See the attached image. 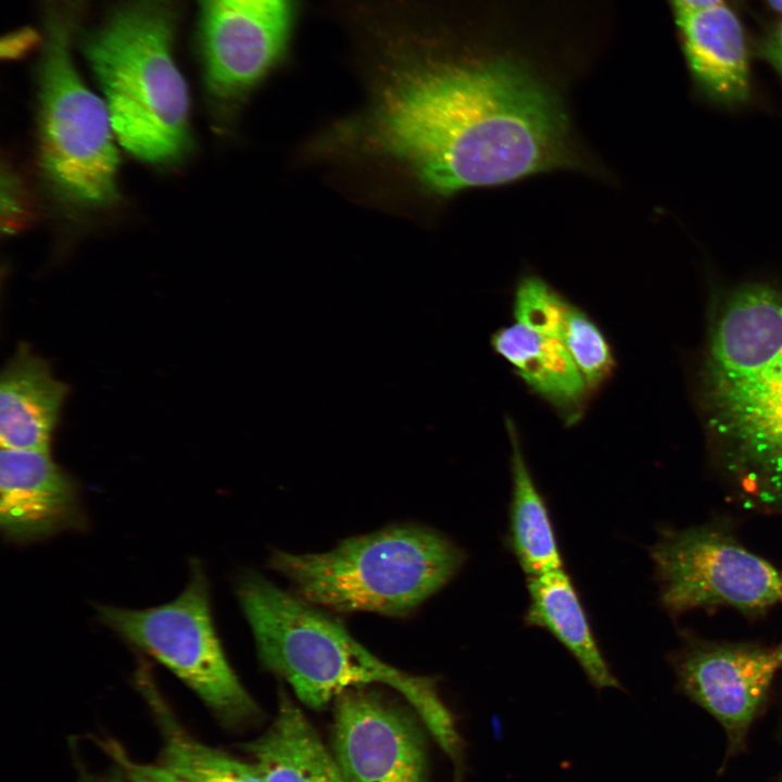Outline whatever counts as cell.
Wrapping results in <instances>:
<instances>
[{
    "label": "cell",
    "mask_w": 782,
    "mask_h": 782,
    "mask_svg": "<svg viewBox=\"0 0 782 782\" xmlns=\"http://www.w3.org/2000/svg\"><path fill=\"white\" fill-rule=\"evenodd\" d=\"M759 53L782 77V18L761 42Z\"/></svg>",
    "instance_id": "24"
},
{
    "label": "cell",
    "mask_w": 782,
    "mask_h": 782,
    "mask_svg": "<svg viewBox=\"0 0 782 782\" xmlns=\"http://www.w3.org/2000/svg\"><path fill=\"white\" fill-rule=\"evenodd\" d=\"M134 682L161 729L163 766L189 782H265L253 762L204 744L180 726L142 656L138 658Z\"/></svg>",
    "instance_id": "18"
},
{
    "label": "cell",
    "mask_w": 782,
    "mask_h": 782,
    "mask_svg": "<svg viewBox=\"0 0 782 782\" xmlns=\"http://www.w3.org/2000/svg\"><path fill=\"white\" fill-rule=\"evenodd\" d=\"M572 304L539 277H524L515 291L514 317L540 335L562 341Z\"/></svg>",
    "instance_id": "20"
},
{
    "label": "cell",
    "mask_w": 782,
    "mask_h": 782,
    "mask_svg": "<svg viewBox=\"0 0 782 782\" xmlns=\"http://www.w3.org/2000/svg\"><path fill=\"white\" fill-rule=\"evenodd\" d=\"M674 11H695L722 3V0H671Z\"/></svg>",
    "instance_id": "25"
},
{
    "label": "cell",
    "mask_w": 782,
    "mask_h": 782,
    "mask_svg": "<svg viewBox=\"0 0 782 782\" xmlns=\"http://www.w3.org/2000/svg\"><path fill=\"white\" fill-rule=\"evenodd\" d=\"M781 598H782V576H781Z\"/></svg>",
    "instance_id": "28"
},
{
    "label": "cell",
    "mask_w": 782,
    "mask_h": 782,
    "mask_svg": "<svg viewBox=\"0 0 782 782\" xmlns=\"http://www.w3.org/2000/svg\"><path fill=\"white\" fill-rule=\"evenodd\" d=\"M98 619L179 678L228 727L249 723L261 710L229 665L214 628L210 590L199 560L173 601L144 609L97 605Z\"/></svg>",
    "instance_id": "7"
},
{
    "label": "cell",
    "mask_w": 782,
    "mask_h": 782,
    "mask_svg": "<svg viewBox=\"0 0 782 782\" xmlns=\"http://www.w3.org/2000/svg\"><path fill=\"white\" fill-rule=\"evenodd\" d=\"M704 391L710 427L732 461L782 489V291L749 285L724 297Z\"/></svg>",
    "instance_id": "3"
},
{
    "label": "cell",
    "mask_w": 782,
    "mask_h": 782,
    "mask_svg": "<svg viewBox=\"0 0 782 782\" xmlns=\"http://www.w3.org/2000/svg\"><path fill=\"white\" fill-rule=\"evenodd\" d=\"M777 654H778V657H779V659H780V661H781V664H782V645H781V647L777 651Z\"/></svg>",
    "instance_id": "27"
},
{
    "label": "cell",
    "mask_w": 782,
    "mask_h": 782,
    "mask_svg": "<svg viewBox=\"0 0 782 782\" xmlns=\"http://www.w3.org/2000/svg\"><path fill=\"white\" fill-rule=\"evenodd\" d=\"M528 593L526 623L544 628L562 643L594 686L619 688L597 645L579 594L564 568L528 577Z\"/></svg>",
    "instance_id": "16"
},
{
    "label": "cell",
    "mask_w": 782,
    "mask_h": 782,
    "mask_svg": "<svg viewBox=\"0 0 782 782\" xmlns=\"http://www.w3.org/2000/svg\"><path fill=\"white\" fill-rule=\"evenodd\" d=\"M340 133L442 197L579 163L557 96L508 60L404 62Z\"/></svg>",
    "instance_id": "1"
},
{
    "label": "cell",
    "mask_w": 782,
    "mask_h": 782,
    "mask_svg": "<svg viewBox=\"0 0 782 782\" xmlns=\"http://www.w3.org/2000/svg\"><path fill=\"white\" fill-rule=\"evenodd\" d=\"M683 51L696 86L727 105L749 98V67L742 25L723 3L674 11Z\"/></svg>",
    "instance_id": "13"
},
{
    "label": "cell",
    "mask_w": 782,
    "mask_h": 782,
    "mask_svg": "<svg viewBox=\"0 0 782 782\" xmlns=\"http://www.w3.org/2000/svg\"><path fill=\"white\" fill-rule=\"evenodd\" d=\"M781 665L777 651L711 646L686 657L681 666V680L694 701L731 736L740 737Z\"/></svg>",
    "instance_id": "12"
},
{
    "label": "cell",
    "mask_w": 782,
    "mask_h": 782,
    "mask_svg": "<svg viewBox=\"0 0 782 782\" xmlns=\"http://www.w3.org/2000/svg\"><path fill=\"white\" fill-rule=\"evenodd\" d=\"M237 595L261 663L307 707L321 709L351 688L384 684L402 695L446 753L458 752L459 736L433 679L386 664L337 620L255 572L240 577Z\"/></svg>",
    "instance_id": "2"
},
{
    "label": "cell",
    "mask_w": 782,
    "mask_h": 782,
    "mask_svg": "<svg viewBox=\"0 0 782 782\" xmlns=\"http://www.w3.org/2000/svg\"><path fill=\"white\" fill-rule=\"evenodd\" d=\"M198 42L212 98L235 106L283 61L297 0H198Z\"/></svg>",
    "instance_id": "9"
},
{
    "label": "cell",
    "mask_w": 782,
    "mask_h": 782,
    "mask_svg": "<svg viewBox=\"0 0 782 782\" xmlns=\"http://www.w3.org/2000/svg\"><path fill=\"white\" fill-rule=\"evenodd\" d=\"M268 729L244 744L265 782H345L337 758L302 709L280 689Z\"/></svg>",
    "instance_id": "15"
},
{
    "label": "cell",
    "mask_w": 782,
    "mask_h": 782,
    "mask_svg": "<svg viewBox=\"0 0 782 782\" xmlns=\"http://www.w3.org/2000/svg\"><path fill=\"white\" fill-rule=\"evenodd\" d=\"M34 217L31 202L22 182L12 172L2 175V227L15 232L25 227Z\"/></svg>",
    "instance_id": "23"
},
{
    "label": "cell",
    "mask_w": 782,
    "mask_h": 782,
    "mask_svg": "<svg viewBox=\"0 0 782 782\" xmlns=\"http://www.w3.org/2000/svg\"><path fill=\"white\" fill-rule=\"evenodd\" d=\"M67 390L43 358L21 344L0 378L1 447L50 450Z\"/></svg>",
    "instance_id": "14"
},
{
    "label": "cell",
    "mask_w": 782,
    "mask_h": 782,
    "mask_svg": "<svg viewBox=\"0 0 782 782\" xmlns=\"http://www.w3.org/2000/svg\"><path fill=\"white\" fill-rule=\"evenodd\" d=\"M651 557L671 611L712 605L765 608L781 598V576L765 559L714 529L667 531Z\"/></svg>",
    "instance_id": "8"
},
{
    "label": "cell",
    "mask_w": 782,
    "mask_h": 782,
    "mask_svg": "<svg viewBox=\"0 0 782 782\" xmlns=\"http://www.w3.org/2000/svg\"><path fill=\"white\" fill-rule=\"evenodd\" d=\"M332 752L345 782H427V753L416 712L369 685L335 701Z\"/></svg>",
    "instance_id": "10"
},
{
    "label": "cell",
    "mask_w": 782,
    "mask_h": 782,
    "mask_svg": "<svg viewBox=\"0 0 782 782\" xmlns=\"http://www.w3.org/2000/svg\"><path fill=\"white\" fill-rule=\"evenodd\" d=\"M772 9L782 13V0H767Z\"/></svg>",
    "instance_id": "26"
},
{
    "label": "cell",
    "mask_w": 782,
    "mask_h": 782,
    "mask_svg": "<svg viewBox=\"0 0 782 782\" xmlns=\"http://www.w3.org/2000/svg\"><path fill=\"white\" fill-rule=\"evenodd\" d=\"M562 342L582 373L589 389L600 387L615 366L610 346L597 325L572 305Z\"/></svg>",
    "instance_id": "21"
},
{
    "label": "cell",
    "mask_w": 782,
    "mask_h": 782,
    "mask_svg": "<svg viewBox=\"0 0 782 782\" xmlns=\"http://www.w3.org/2000/svg\"><path fill=\"white\" fill-rule=\"evenodd\" d=\"M512 443L509 542L527 577L563 568V559L546 504L524 457L514 421L506 419Z\"/></svg>",
    "instance_id": "19"
},
{
    "label": "cell",
    "mask_w": 782,
    "mask_h": 782,
    "mask_svg": "<svg viewBox=\"0 0 782 782\" xmlns=\"http://www.w3.org/2000/svg\"><path fill=\"white\" fill-rule=\"evenodd\" d=\"M465 559L440 532L408 525L350 538L320 554L276 551L269 564L316 607L403 616L444 586Z\"/></svg>",
    "instance_id": "5"
},
{
    "label": "cell",
    "mask_w": 782,
    "mask_h": 782,
    "mask_svg": "<svg viewBox=\"0 0 782 782\" xmlns=\"http://www.w3.org/2000/svg\"><path fill=\"white\" fill-rule=\"evenodd\" d=\"M104 753L122 770L127 782H189L162 764L137 761L118 743L108 740L100 743Z\"/></svg>",
    "instance_id": "22"
},
{
    "label": "cell",
    "mask_w": 782,
    "mask_h": 782,
    "mask_svg": "<svg viewBox=\"0 0 782 782\" xmlns=\"http://www.w3.org/2000/svg\"><path fill=\"white\" fill-rule=\"evenodd\" d=\"M114 135L136 157L179 161L190 148L189 94L173 54L168 0H123L83 38Z\"/></svg>",
    "instance_id": "4"
},
{
    "label": "cell",
    "mask_w": 782,
    "mask_h": 782,
    "mask_svg": "<svg viewBox=\"0 0 782 782\" xmlns=\"http://www.w3.org/2000/svg\"><path fill=\"white\" fill-rule=\"evenodd\" d=\"M39 160L52 188L87 207L117 198L119 157L105 102L80 78L70 35L50 10L39 62Z\"/></svg>",
    "instance_id": "6"
},
{
    "label": "cell",
    "mask_w": 782,
    "mask_h": 782,
    "mask_svg": "<svg viewBox=\"0 0 782 782\" xmlns=\"http://www.w3.org/2000/svg\"><path fill=\"white\" fill-rule=\"evenodd\" d=\"M491 341L495 352L512 364L532 390L570 421L579 418L589 388L562 341L518 323L497 330Z\"/></svg>",
    "instance_id": "17"
},
{
    "label": "cell",
    "mask_w": 782,
    "mask_h": 782,
    "mask_svg": "<svg viewBox=\"0 0 782 782\" xmlns=\"http://www.w3.org/2000/svg\"><path fill=\"white\" fill-rule=\"evenodd\" d=\"M78 488L50 450L0 451V527L5 540L29 544L87 528Z\"/></svg>",
    "instance_id": "11"
}]
</instances>
